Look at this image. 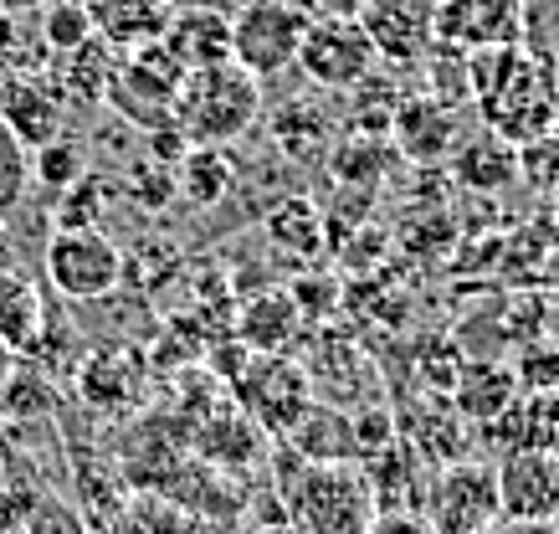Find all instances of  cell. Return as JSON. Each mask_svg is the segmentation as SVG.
Returning a JSON list of instances; mask_svg holds the SVG:
<instances>
[{"mask_svg": "<svg viewBox=\"0 0 559 534\" xmlns=\"http://www.w3.org/2000/svg\"><path fill=\"white\" fill-rule=\"evenodd\" d=\"M467 83H473L477 123L513 150L559 129V72L544 68L524 47L467 52Z\"/></svg>", "mask_w": 559, "mask_h": 534, "instance_id": "cell-1", "label": "cell"}, {"mask_svg": "<svg viewBox=\"0 0 559 534\" xmlns=\"http://www.w3.org/2000/svg\"><path fill=\"white\" fill-rule=\"evenodd\" d=\"M277 494L283 519L298 534H365L374 519L370 483L359 467H319L304 463L293 448H277Z\"/></svg>", "mask_w": 559, "mask_h": 534, "instance_id": "cell-2", "label": "cell"}, {"mask_svg": "<svg viewBox=\"0 0 559 534\" xmlns=\"http://www.w3.org/2000/svg\"><path fill=\"white\" fill-rule=\"evenodd\" d=\"M257 114H262V83L247 78L237 62H221V68L186 72L170 123L180 129L186 144H221L226 150L231 139L252 134Z\"/></svg>", "mask_w": 559, "mask_h": 534, "instance_id": "cell-3", "label": "cell"}, {"mask_svg": "<svg viewBox=\"0 0 559 534\" xmlns=\"http://www.w3.org/2000/svg\"><path fill=\"white\" fill-rule=\"evenodd\" d=\"M41 268H47L51 294L68 298V304H98V298H114L123 288V252L103 226L51 232Z\"/></svg>", "mask_w": 559, "mask_h": 534, "instance_id": "cell-4", "label": "cell"}, {"mask_svg": "<svg viewBox=\"0 0 559 534\" xmlns=\"http://www.w3.org/2000/svg\"><path fill=\"white\" fill-rule=\"evenodd\" d=\"M308 21L313 16L293 0H247L231 16V62L257 83L283 78L288 68H298V41Z\"/></svg>", "mask_w": 559, "mask_h": 534, "instance_id": "cell-5", "label": "cell"}, {"mask_svg": "<svg viewBox=\"0 0 559 534\" xmlns=\"http://www.w3.org/2000/svg\"><path fill=\"white\" fill-rule=\"evenodd\" d=\"M421 519L437 534H488L498 524V478H492V463H477V458L441 463L426 478Z\"/></svg>", "mask_w": 559, "mask_h": 534, "instance_id": "cell-6", "label": "cell"}, {"mask_svg": "<svg viewBox=\"0 0 559 534\" xmlns=\"http://www.w3.org/2000/svg\"><path fill=\"white\" fill-rule=\"evenodd\" d=\"M180 83H186V68H180L159 41H150V47L119 57V72H114V83H108V98H103V104L114 108L119 119H129L134 129L154 134V129L170 123Z\"/></svg>", "mask_w": 559, "mask_h": 534, "instance_id": "cell-7", "label": "cell"}, {"mask_svg": "<svg viewBox=\"0 0 559 534\" xmlns=\"http://www.w3.org/2000/svg\"><path fill=\"white\" fill-rule=\"evenodd\" d=\"M313 406L304 365L288 355H247V365L237 370V412H247L257 427L288 442V431L304 422V412Z\"/></svg>", "mask_w": 559, "mask_h": 534, "instance_id": "cell-8", "label": "cell"}, {"mask_svg": "<svg viewBox=\"0 0 559 534\" xmlns=\"http://www.w3.org/2000/svg\"><path fill=\"white\" fill-rule=\"evenodd\" d=\"M298 68L323 93H359L374 72V47L355 16L329 11V16L308 21L304 41H298Z\"/></svg>", "mask_w": 559, "mask_h": 534, "instance_id": "cell-9", "label": "cell"}, {"mask_svg": "<svg viewBox=\"0 0 559 534\" xmlns=\"http://www.w3.org/2000/svg\"><path fill=\"white\" fill-rule=\"evenodd\" d=\"M359 32L370 36L374 62L416 68L437 47V0H359Z\"/></svg>", "mask_w": 559, "mask_h": 534, "instance_id": "cell-10", "label": "cell"}, {"mask_svg": "<svg viewBox=\"0 0 559 534\" xmlns=\"http://www.w3.org/2000/svg\"><path fill=\"white\" fill-rule=\"evenodd\" d=\"M78 391L103 416H134L150 401V360L129 345H98L78 365Z\"/></svg>", "mask_w": 559, "mask_h": 534, "instance_id": "cell-11", "label": "cell"}, {"mask_svg": "<svg viewBox=\"0 0 559 534\" xmlns=\"http://www.w3.org/2000/svg\"><path fill=\"white\" fill-rule=\"evenodd\" d=\"M492 478H498V519H513V524H555L559 519V458L503 452Z\"/></svg>", "mask_w": 559, "mask_h": 534, "instance_id": "cell-12", "label": "cell"}, {"mask_svg": "<svg viewBox=\"0 0 559 534\" xmlns=\"http://www.w3.org/2000/svg\"><path fill=\"white\" fill-rule=\"evenodd\" d=\"M524 0H437V47L452 52H488L519 47Z\"/></svg>", "mask_w": 559, "mask_h": 534, "instance_id": "cell-13", "label": "cell"}, {"mask_svg": "<svg viewBox=\"0 0 559 534\" xmlns=\"http://www.w3.org/2000/svg\"><path fill=\"white\" fill-rule=\"evenodd\" d=\"M62 119H68V98H62V87L51 83V72L0 78V123L26 150H41L51 139H62Z\"/></svg>", "mask_w": 559, "mask_h": 534, "instance_id": "cell-14", "label": "cell"}, {"mask_svg": "<svg viewBox=\"0 0 559 534\" xmlns=\"http://www.w3.org/2000/svg\"><path fill=\"white\" fill-rule=\"evenodd\" d=\"M462 139V123H457V108L431 98V93H416L406 104L390 114V144L395 155L416 159V165H441L452 155V144Z\"/></svg>", "mask_w": 559, "mask_h": 534, "instance_id": "cell-15", "label": "cell"}, {"mask_svg": "<svg viewBox=\"0 0 559 534\" xmlns=\"http://www.w3.org/2000/svg\"><path fill=\"white\" fill-rule=\"evenodd\" d=\"M159 47H165L186 72L221 68V62H231V16L216 11V5H186V11L170 16Z\"/></svg>", "mask_w": 559, "mask_h": 534, "instance_id": "cell-16", "label": "cell"}, {"mask_svg": "<svg viewBox=\"0 0 559 534\" xmlns=\"http://www.w3.org/2000/svg\"><path fill=\"white\" fill-rule=\"evenodd\" d=\"M365 483H370V499H374V514H421V499H426V463L416 452L395 437L390 448L370 452L359 463Z\"/></svg>", "mask_w": 559, "mask_h": 534, "instance_id": "cell-17", "label": "cell"}, {"mask_svg": "<svg viewBox=\"0 0 559 534\" xmlns=\"http://www.w3.org/2000/svg\"><path fill=\"white\" fill-rule=\"evenodd\" d=\"M441 165H447V175H452L462 190H473V195H498V190H509L513 180H519V150L503 144L498 134H488V129L462 134Z\"/></svg>", "mask_w": 559, "mask_h": 534, "instance_id": "cell-18", "label": "cell"}, {"mask_svg": "<svg viewBox=\"0 0 559 534\" xmlns=\"http://www.w3.org/2000/svg\"><path fill=\"white\" fill-rule=\"evenodd\" d=\"M87 16H93L98 41H108L119 57H129L165 36L175 5L170 0H87Z\"/></svg>", "mask_w": 559, "mask_h": 534, "instance_id": "cell-19", "label": "cell"}, {"mask_svg": "<svg viewBox=\"0 0 559 534\" xmlns=\"http://www.w3.org/2000/svg\"><path fill=\"white\" fill-rule=\"evenodd\" d=\"M498 452H549L559 458V391H519L513 406L488 427Z\"/></svg>", "mask_w": 559, "mask_h": 534, "instance_id": "cell-20", "label": "cell"}, {"mask_svg": "<svg viewBox=\"0 0 559 534\" xmlns=\"http://www.w3.org/2000/svg\"><path fill=\"white\" fill-rule=\"evenodd\" d=\"M304 334V313L293 309L288 288H262L237 309V340L247 355H288Z\"/></svg>", "mask_w": 559, "mask_h": 534, "instance_id": "cell-21", "label": "cell"}, {"mask_svg": "<svg viewBox=\"0 0 559 534\" xmlns=\"http://www.w3.org/2000/svg\"><path fill=\"white\" fill-rule=\"evenodd\" d=\"M288 448L304 458V463L319 467H359V442H355V422L340 406H323L313 401L304 412V422L288 431Z\"/></svg>", "mask_w": 559, "mask_h": 534, "instance_id": "cell-22", "label": "cell"}, {"mask_svg": "<svg viewBox=\"0 0 559 534\" xmlns=\"http://www.w3.org/2000/svg\"><path fill=\"white\" fill-rule=\"evenodd\" d=\"M513 396H519L513 365H492V360L462 365V376L452 380V391H447L452 412H457L462 422H477V427H492V422L513 406Z\"/></svg>", "mask_w": 559, "mask_h": 534, "instance_id": "cell-23", "label": "cell"}, {"mask_svg": "<svg viewBox=\"0 0 559 534\" xmlns=\"http://www.w3.org/2000/svg\"><path fill=\"white\" fill-rule=\"evenodd\" d=\"M170 175H175V195H186L195 211H211L237 186V159L226 155L221 144H190L186 155L175 159Z\"/></svg>", "mask_w": 559, "mask_h": 534, "instance_id": "cell-24", "label": "cell"}, {"mask_svg": "<svg viewBox=\"0 0 559 534\" xmlns=\"http://www.w3.org/2000/svg\"><path fill=\"white\" fill-rule=\"evenodd\" d=\"M51 309H47V294L36 288L26 273H0V340L16 349L21 360L36 349V340H41V329H47Z\"/></svg>", "mask_w": 559, "mask_h": 534, "instance_id": "cell-25", "label": "cell"}, {"mask_svg": "<svg viewBox=\"0 0 559 534\" xmlns=\"http://www.w3.org/2000/svg\"><path fill=\"white\" fill-rule=\"evenodd\" d=\"M257 442H262V427L247 412L226 406V412H211L205 427H195L190 452H201V463L211 467H247L252 458H262V452H252Z\"/></svg>", "mask_w": 559, "mask_h": 534, "instance_id": "cell-26", "label": "cell"}, {"mask_svg": "<svg viewBox=\"0 0 559 534\" xmlns=\"http://www.w3.org/2000/svg\"><path fill=\"white\" fill-rule=\"evenodd\" d=\"M267 241L283 258L313 268V262L323 258V247H329V222L319 216V206H313L308 195H293V201H283V206L267 216Z\"/></svg>", "mask_w": 559, "mask_h": 534, "instance_id": "cell-27", "label": "cell"}, {"mask_svg": "<svg viewBox=\"0 0 559 534\" xmlns=\"http://www.w3.org/2000/svg\"><path fill=\"white\" fill-rule=\"evenodd\" d=\"M323 159H329V175L340 180V186H374L380 175L390 170V159H395V144H390V134H380V129H349L344 139H334L329 150H323Z\"/></svg>", "mask_w": 559, "mask_h": 534, "instance_id": "cell-28", "label": "cell"}, {"mask_svg": "<svg viewBox=\"0 0 559 534\" xmlns=\"http://www.w3.org/2000/svg\"><path fill=\"white\" fill-rule=\"evenodd\" d=\"M114 72H119V52L98 41V36H87L78 52L57 57V72H51V83L62 87V98H78V104H103L108 98V83H114Z\"/></svg>", "mask_w": 559, "mask_h": 534, "instance_id": "cell-29", "label": "cell"}, {"mask_svg": "<svg viewBox=\"0 0 559 534\" xmlns=\"http://www.w3.org/2000/svg\"><path fill=\"white\" fill-rule=\"evenodd\" d=\"M272 139H277V150L288 159L308 165V159H323V150L334 144V119L313 98H293V104L272 114Z\"/></svg>", "mask_w": 559, "mask_h": 534, "instance_id": "cell-30", "label": "cell"}, {"mask_svg": "<svg viewBox=\"0 0 559 534\" xmlns=\"http://www.w3.org/2000/svg\"><path fill=\"white\" fill-rule=\"evenodd\" d=\"M47 68L51 52L41 41L36 11H0V78H32Z\"/></svg>", "mask_w": 559, "mask_h": 534, "instance_id": "cell-31", "label": "cell"}, {"mask_svg": "<svg viewBox=\"0 0 559 534\" xmlns=\"http://www.w3.org/2000/svg\"><path fill=\"white\" fill-rule=\"evenodd\" d=\"M114 180L98 170H87L83 180H72L62 195H57V216H51V232H87V226H103L108 206H114Z\"/></svg>", "mask_w": 559, "mask_h": 534, "instance_id": "cell-32", "label": "cell"}, {"mask_svg": "<svg viewBox=\"0 0 559 534\" xmlns=\"http://www.w3.org/2000/svg\"><path fill=\"white\" fill-rule=\"evenodd\" d=\"M36 26H41V41H47L51 62L57 57L78 52L87 36H93V16H87V0H51L36 11Z\"/></svg>", "mask_w": 559, "mask_h": 534, "instance_id": "cell-33", "label": "cell"}, {"mask_svg": "<svg viewBox=\"0 0 559 534\" xmlns=\"http://www.w3.org/2000/svg\"><path fill=\"white\" fill-rule=\"evenodd\" d=\"M83 175H87V150L83 144H72L68 134L41 144V150H32V180L36 186H47V190L62 195V190H68L72 180H83Z\"/></svg>", "mask_w": 559, "mask_h": 534, "instance_id": "cell-34", "label": "cell"}, {"mask_svg": "<svg viewBox=\"0 0 559 534\" xmlns=\"http://www.w3.org/2000/svg\"><path fill=\"white\" fill-rule=\"evenodd\" d=\"M51 406H57V396H51L47 370H36V365H26V360L0 385V412L5 416H51Z\"/></svg>", "mask_w": 559, "mask_h": 534, "instance_id": "cell-35", "label": "cell"}, {"mask_svg": "<svg viewBox=\"0 0 559 534\" xmlns=\"http://www.w3.org/2000/svg\"><path fill=\"white\" fill-rule=\"evenodd\" d=\"M26 190H32V150L0 123V222L26 201Z\"/></svg>", "mask_w": 559, "mask_h": 534, "instance_id": "cell-36", "label": "cell"}, {"mask_svg": "<svg viewBox=\"0 0 559 534\" xmlns=\"http://www.w3.org/2000/svg\"><path fill=\"white\" fill-rule=\"evenodd\" d=\"M519 47L539 57L544 68L559 72V0H528V5H524V32H519Z\"/></svg>", "mask_w": 559, "mask_h": 534, "instance_id": "cell-37", "label": "cell"}, {"mask_svg": "<svg viewBox=\"0 0 559 534\" xmlns=\"http://www.w3.org/2000/svg\"><path fill=\"white\" fill-rule=\"evenodd\" d=\"M288 298H293V309L304 313V324H323V319L334 313V304H340V283L304 273L288 283Z\"/></svg>", "mask_w": 559, "mask_h": 534, "instance_id": "cell-38", "label": "cell"}, {"mask_svg": "<svg viewBox=\"0 0 559 534\" xmlns=\"http://www.w3.org/2000/svg\"><path fill=\"white\" fill-rule=\"evenodd\" d=\"M519 175H528V180H534V186H544V190L559 186V129L519 150Z\"/></svg>", "mask_w": 559, "mask_h": 534, "instance_id": "cell-39", "label": "cell"}, {"mask_svg": "<svg viewBox=\"0 0 559 534\" xmlns=\"http://www.w3.org/2000/svg\"><path fill=\"white\" fill-rule=\"evenodd\" d=\"M519 391H559V349L555 345H534L524 360L513 365Z\"/></svg>", "mask_w": 559, "mask_h": 534, "instance_id": "cell-40", "label": "cell"}, {"mask_svg": "<svg viewBox=\"0 0 559 534\" xmlns=\"http://www.w3.org/2000/svg\"><path fill=\"white\" fill-rule=\"evenodd\" d=\"M129 190H134L144 206H165L175 195V175H170V165H159V159H144L134 170V180H129Z\"/></svg>", "mask_w": 559, "mask_h": 534, "instance_id": "cell-41", "label": "cell"}, {"mask_svg": "<svg viewBox=\"0 0 559 534\" xmlns=\"http://www.w3.org/2000/svg\"><path fill=\"white\" fill-rule=\"evenodd\" d=\"M365 534H437L421 514H374Z\"/></svg>", "mask_w": 559, "mask_h": 534, "instance_id": "cell-42", "label": "cell"}, {"mask_svg": "<svg viewBox=\"0 0 559 534\" xmlns=\"http://www.w3.org/2000/svg\"><path fill=\"white\" fill-rule=\"evenodd\" d=\"M98 534H150V530H144V524H134V519H129V509H123V514L103 519V524H98Z\"/></svg>", "mask_w": 559, "mask_h": 534, "instance_id": "cell-43", "label": "cell"}, {"mask_svg": "<svg viewBox=\"0 0 559 534\" xmlns=\"http://www.w3.org/2000/svg\"><path fill=\"white\" fill-rule=\"evenodd\" d=\"M492 534H559V524H513V519H498Z\"/></svg>", "mask_w": 559, "mask_h": 534, "instance_id": "cell-44", "label": "cell"}, {"mask_svg": "<svg viewBox=\"0 0 559 534\" xmlns=\"http://www.w3.org/2000/svg\"><path fill=\"white\" fill-rule=\"evenodd\" d=\"M21 365V355L11 345H5V340H0V385H5V380H11V370H16Z\"/></svg>", "mask_w": 559, "mask_h": 534, "instance_id": "cell-45", "label": "cell"}, {"mask_svg": "<svg viewBox=\"0 0 559 534\" xmlns=\"http://www.w3.org/2000/svg\"><path fill=\"white\" fill-rule=\"evenodd\" d=\"M247 534H298V530H293L288 519H262V524H252Z\"/></svg>", "mask_w": 559, "mask_h": 534, "instance_id": "cell-46", "label": "cell"}, {"mask_svg": "<svg viewBox=\"0 0 559 534\" xmlns=\"http://www.w3.org/2000/svg\"><path fill=\"white\" fill-rule=\"evenodd\" d=\"M11 268H16V247H11L5 226H0V273H11Z\"/></svg>", "mask_w": 559, "mask_h": 534, "instance_id": "cell-47", "label": "cell"}, {"mask_svg": "<svg viewBox=\"0 0 559 534\" xmlns=\"http://www.w3.org/2000/svg\"><path fill=\"white\" fill-rule=\"evenodd\" d=\"M5 11H41V5H51V0H0Z\"/></svg>", "mask_w": 559, "mask_h": 534, "instance_id": "cell-48", "label": "cell"}, {"mask_svg": "<svg viewBox=\"0 0 559 534\" xmlns=\"http://www.w3.org/2000/svg\"><path fill=\"white\" fill-rule=\"evenodd\" d=\"M355 5L359 0H334V11H340V16H355Z\"/></svg>", "mask_w": 559, "mask_h": 534, "instance_id": "cell-49", "label": "cell"}, {"mask_svg": "<svg viewBox=\"0 0 559 534\" xmlns=\"http://www.w3.org/2000/svg\"><path fill=\"white\" fill-rule=\"evenodd\" d=\"M0 11H5V5H0Z\"/></svg>", "mask_w": 559, "mask_h": 534, "instance_id": "cell-50", "label": "cell"}, {"mask_svg": "<svg viewBox=\"0 0 559 534\" xmlns=\"http://www.w3.org/2000/svg\"><path fill=\"white\" fill-rule=\"evenodd\" d=\"M488 534H492V530H488Z\"/></svg>", "mask_w": 559, "mask_h": 534, "instance_id": "cell-51", "label": "cell"}]
</instances>
